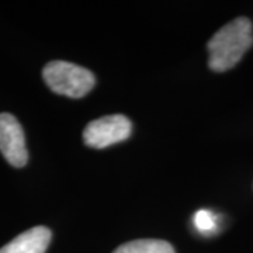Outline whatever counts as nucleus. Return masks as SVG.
I'll list each match as a JSON object with an SVG mask.
<instances>
[{
	"instance_id": "3",
	"label": "nucleus",
	"mask_w": 253,
	"mask_h": 253,
	"mask_svg": "<svg viewBox=\"0 0 253 253\" xmlns=\"http://www.w3.org/2000/svg\"><path fill=\"white\" fill-rule=\"evenodd\" d=\"M132 132L131 121L121 114L97 118L89 123L83 131V141L90 148L103 149L126 141Z\"/></svg>"
},
{
	"instance_id": "4",
	"label": "nucleus",
	"mask_w": 253,
	"mask_h": 253,
	"mask_svg": "<svg viewBox=\"0 0 253 253\" xmlns=\"http://www.w3.org/2000/svg\"><path fill=\"white\" fill-rule=\"evenodd\" d=\"M0 152L14 168L26 166L28 161L24 131L17 118L7 113L0 114Z\"/></svg>"
},
{
	"instance_id": "6",
	"label": "nucleus",
	"mask_w": 253,
	"mask_h": 253,
	"mask_svg": "<svg viewBox=\"0 0 253 253\" xmlns=\"http://www.w3.org/2000/svg\"><path fill=\"white\" fill-rule=\"evenodd\" d=\"M113 253H174V249L161 239H138L118 246Z\"/></svg>"
},
{
	"instance_id": "1",
	"label": "nucleus",
	"mask_w": 253,
	"mask_h": 253,
	"mask_svg": "<svg viewBox=\"0 0 253 253\" xmlns=\"http://www.w3.org/2000/svg\"><path fill=\"white\" fill-rule=\"evenodd\" d=\"M253 44L251 20L238 17L218 30L208 41V66L214 72H225L242 59Z\"/></svg>"
},
{
	"instance_id": "5",
	"label": "nucleus",
	"mask_w": 253,
	"mask_h": 253,
	"mask_svg": "<svg viewBox=\"0 0 253 253\" xmlns=\"http://www.w3.org/2000/svg\"><path fill=\"white\" fill-rule=\"evenodd\" d=\"M52 234L45 226H36L4 245L0 253H45Z\"/></svg>"
},
{
	"instance_id": "7",
	"label": "nucleus",
	"mask_w": 253,
	"mask_h": 253,
	"mask_svg": "<svg viewBox=\"0 0 253 253\" xmlns=\"http://www.w3.org/2000/svg\"><path fill=\"white\" fill-rule=\"evenodd\" d=\"M218 217L210 210L201 208L199 211H196L194 217H193V224L196 226V229L204 234V235H211L212 232L217 231Z\"/></svg>"
},
{
	"instance_id": "2",
	"label": "nucleus",
	"mask_w": 253,
	"mask_h": 253,
	"mask_svg": "<svg viewBox=\"0 0 253 253\" xmlns=\"http://www.w3.org/2000/svg\"><path fill=\"white\" fill-rule=\"evenodd\" d=\"M42 78L51 90L71 99L86 96L96 84L94 75L90 71L66 61L46 63Z\"/></svg>"
}]
</instances>
